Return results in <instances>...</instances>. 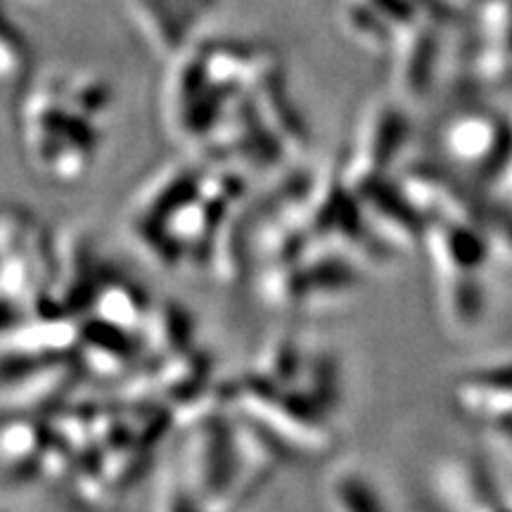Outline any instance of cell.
I'll use <instances>...</instances> for the list:
<instances>
[{
  "mask_svg": "<svg viewBox=\"0 0 512 512\" xmlns=\"http://www.w3.org/2000/svg\"><path fill=\"white\" fill-rule=\"evenodd\" d=\"M330 496L335 498V505L339 508H377L382 505L375 498V491L363 477L356 472H339V477L330 484Z\"/></svg>",
  "mask_w": 512,
  "mask_h": 512,
  "instance_id": "obj_1",
  "label": "cell"
}]
</instances>
